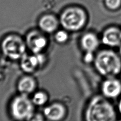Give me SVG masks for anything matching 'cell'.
I'll return each instance as SVG.
<instances>
[{"label": "cell", "mask_w": 121, "mask_h": 121, "mask_svg": "<svg viewBox=\"0 0 121 121\" xmlns=\"http://www.w3.org/2000/svg\"><path fill=\"white\" fill-rule=\"evenodd\" d=\"M117 117L114 106L103 95L93 97L85 111V118L88 121H114Z\"/></svg>", "instance_id": "cell-1"}, {"label": "cell", "mask_w": 121, "mask_h": 121, "mask_svg": "<svg viewBox=\"0 0 121 121\" xmlns=\"http://www.w3.org/2000/svg\"><path fill=\"white\" fill-rule=\"evenodd\" d=\"M95 69L105 78L117 77L121 73V57L112 49L101 50L95 56Z\"/></svg>", "instance_id": "cell-2"}, {"label": "cell", "mask_w": 121, "mask_h": 121, "mask_svg": "<svg viewBox=\"0 0 121 121\" xmlns=\"http://www.w3.org/2000/svg\"><path fill=\"white\" fill-rule=\"evenodd\" d=\"M88 15L83 9L74 6L66 8L62 12L60 22L63 28L68 31L81 30L87 24Z\"/></svg>", "instance_id": "cell-3"}, {"label": "cell", "mask_w": 121, "mask_h": 121, "mask_svg": "<svg viewBox=\"0 0 121 121\" xmlns=\"http://www.w3.org/2000/svg\"><path fill=\"white\" fill-rule=\"evenodd\" d=\"M1 50L6 57L13 60H20L26 54L25 41L17 35H9L1 43Z\"/></svg>", "instance_id": "cell-4"}, {"label": "cell", "mask_w": 121, "mask_h": 121, "mask_svg": "<svg viewBox=\"0 0 121 121\" xmlns=\"http://www.w3.org/2000/svg\"><path fill=\"white\" fill-rule=\"evenodd\" d=\"M35 105L27 95L21 94L13 99L10 105L11 114L17 120H30L34 117Z\"/></svg>", "instance_id": "cell-5"}, {"label": "cell", "mask_w": 121, "mask_h": 121, "mask_svg": "<svg viewBox=\"0 0 121 121\" xmlns=\"http://www.w3.org/2000/svg\"><path fill=\"white\" fill-rule=\"evenodd\" d=\"M27 47L32 53H41L47 46L48 40L44 32L34 30L27 34L26 39Z\"/></svg>", "instance_id": "cell-6"}, {"label": "cell", "mask_w": 121, "mask_h": 121, "mask_svg": "<svg viewBox=\"0 0 121 121\" xmlns=\"http://www.w3.org/2000/svg\"><path fill=\"white\" fill-rule=\"evenodd\" d=\"M102 95L108 99H115L121 95V81L116 77L105 78L101 83Z\"/></svg>", "instance_id": "cell-7"}, {"label": "cell", "mask_w": 121, "mask_h": 121, "mask_svg": "<svg viewBox=\"0 0 121 121\" xmlns=\"http://www.w3.org/2000/svg\"><path fill=\"white\" fill-rule=\"evenodd\" d=\"M20 66L24 72L32 73L42 66L45 62V57L42 53H32V55L26 54L20 59Z\"/></svg>", "instance_id": "cell-8"}, {"label": "cell", "mask_w": 121, "mask_h": 121, "mask_svg": "<svg viewBox=\"0 0 121 121\" xmlns=\"http://www.w3.org/2000/svg\"><path fill=\"white\" fill-rule=\"evenodd\" d=\"M101 41L108 47H119L121 45V29L116 26L107 28L103 32Z\"/></svg>", "instance_id": "cell-9"}, {"label": "cell", "mask_w": 121, "mask_h": 121, "mask_svg": "<svg viewBox=\"0 0 121 121\" xmlns=\"http://www.w3.org/2000/svg\"><path fill=\"white\" fill-rule=\"evenodd\" d=\"M66 113V108L60 103H55L45 108L44 116L47 120L53 121H60L65 117Z\"/></svg>", "instance_id": "cell-10"}, {"label": "cell", "mask_w": 121, "mask_h": 121, "mask_svg": "<svg viewBox=\"0 0 121 121\" xmlns=\"http://www.w3.org/2000/svg\"><path fill=\"white\" fill-rule=\"evenodd\" d=\"M60 24V20L53 14H45L39 20L38 26L43 32L51 34L56 31Z\"/></svg>", "instance_id": "cell-11"}, {"label": "cell", "mask_w": 121, "mask_h": 121, "mask_svg": "<svg viewBox=\"0 0 121 121\" xmlns=\"http://www.w3.org/2000/svg\"><path fill=\"white\" fill-rule=\"evenodd\" d=\"M80 44L82 48L86 53H94L100 45V40L96 34L89 32L82 37Z\"/></svg>", "instance_id": "cell-12"}, {"label": "cell", "mask_w": 121, "mask_h": 121, "mask_svg": "<svg viewBox=\"0 0 121 121\" xmlns=\"http://www.w3.org/2000/svg\"><path fill=\"white\" fill-rule=\"evenodd\" d=\"M37 87L36 81L33 77L25 76L19 80L18 83V90L21 94L27 95L33 93Z\"/></svg>", "instance_id": "cell-13"}, {"label": "cell", "mask_w": 121, "mask_h": 121, "mask_svg": "<svg viewBox=\"0 0 121 121\" xmlns=\"http://www.w3.org/2000/svg\"><path fill=\"white\" fill-rule=\"evenodd\" d=\"M48 100V96L46 92L42 91L35 93L32 97L31 100L35 106H41L47 103Z\"/></svg>", "instance_id": "cell-14"}, {"label": "cell", "mask_w": 121, "mask_h": 121, "mask_svg": "<svg viewBox=\"0 0 121 121\" xmlns=\"http://www.w3.org/2000/svg\"><path fill=\"white\" fill-rule=\"evenodd\" d=\"M105 7L112 11H115L121 8V0H104Z\"/></svg>", "instance_id": "cell-15"}, {"label": "cell", "mask_w": 121, "mask_h": 121, "mask_svg": "<svg viewBox=\"0 0 121 121\" xmlns=\"http://www.w3.org/2000/svg\"><path fill=\"white\" fill-rule=\"evenodd\" d=\"M55 39L59 44H64L68 41L69 35L66 30H59L56 32L54 36Z\"/></svg>", "instance_id": "cell-16"}, {"label": "cell", "mask_w": 121, "mask_h": 121, "mask_svg": "<svg viewBox=\"0 0 121 121\" xmlns=\"http://www.w3.org/2000/svg\"><path fill=\"white\" fill-rule=\"evenodd\" d=\"M95 56H94V53H86L84 60L87 63H90L91 62H94Z\"/></svg>", "instance_id": "cell-17"}, {"label": "cell", "mask_w": 121, "mask_h": 121, "mask_svg": "<svg viewBox=\"0 0 121 121\" xmlns=\"http://www.w3.org/2000/svg\"><path fill=\"white\" fill-rule=\"evenodd\" d=\"M118 113L120 114V115L121 116V99H120V100L119 101V103L118 104Z\"/></svg>", "instance_id": "cell-18"}, {"label": "cell", "mask_w": 121, "mask_h": 121, "mask_svg": "<svg viewBox=\"0 0 121 121\" xmlns=\"http://www.w3.org/2000/svg\"><path fill=\"white\" fill-rule=\"evenodd\" d=\"M118 54H119V55L121 57V45L119 46V52H118Z\"/></svg>", "instance_id": "cell-19"}]
</instances>
